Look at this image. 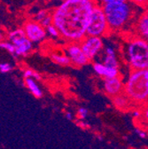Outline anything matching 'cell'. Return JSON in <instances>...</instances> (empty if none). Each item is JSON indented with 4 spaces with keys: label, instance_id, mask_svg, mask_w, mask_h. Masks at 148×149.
Masks as SVG:
<instances>
[{
    "label": "cell",
    "instance_id": "cell-13",
    "mask_svg": "<svg viewBox=\"0 0 148 149\" xmlns=\"http://www.w3.org/2000/svg\"><path fill=\"white\" fill-rule=\"evenodd\" d=\"M134 35L148 41V10L145 9L138 18L134 25Z\"/></svg>",
    "mask_w": 148,
    "mask_h": 149
},
{
    "label": "cell",
    "instance_id": "cell-10",
    "mask_svg": "<svg viewBox=\"0 0 148 149\" xmlns=\"http://www.w3.org/2000/svg\"><path fill=\"white\" fill-rule=\"evenodd\" d=\"M102 89L106 94L111 99L122 94L124 91V81L120 77L106 78L102 81Z\"/></svg>",
    "mask_w": 148,
    "mask_h": 149
},
{
    "label": "cell",
    "instance_id": "cell-28",
    "mask_svg": "<svg viewBox=\"0 0 148 149\" xmlns=\"http://www.w3.org/2000/svg\"><path fill=\"white\" fill-rule=\"evenodd\" d=\"M65 117L67 120H69V121H73L74 120V115H73L72 112H70V111H67L66 112V113H65Z\"/></svg>",
    "mask_w": 148,
    "mask_h": 149
},
{
    "label": "cell",
    "instance_id": "cell-22",
    "mask_svg": "<svg viewBox=\"0 0 148 149\" xmlns=\"http://www.w3.org/2000/svg\"><path fill=\"white\" fill-rule=\"evenodd\" d=\"M128 1H129L139 8L142 9L148 8V0H128Z\"/></svg>",
    "mask_w": 148,
    "mask_h": 149
},
{
    "label": "cell",
    "instance_id": "cell-5",
    "mask_svg": "<svg viewBox=\"0 0 148 149\" xmlns=\"http://www.w3.org/2000/svg\"><path fill=\"white\" fill-rule=\"evenodd\" d=\"M110 34L111 31L103 7L97 5L90 14L86 36H98L103 38L104 36H106Z\"/></svg>",
    "mask_w": 148,
    "mask_h": 149
},
{
    "label": "cell",
    "instance_id": "cell-15",
    "mask_svg": "<svg viewBox=\"0 0 148 149\" xmlns=\"http://www.w3.org/2000/svg\"><path fill=\"white\" fill-rule=\"evenodd\" d=\"M24 83L26 87L28 89V91H30L31 94L36 98V99H41L44 95L42 89L39 87L38 81L33 79V78H25L24 79Z\"/></svg>",
    "mask_w": 148,
    "mask_h": 149
},
{
    "label": "cell",
    "instance_id": "cell-23",
    "mask_svg": "<svg viewBox=\"0 0 148 149\" xmlns=\"http://www.w3.org/2000/svg\"><path fill=\"white\" fill-rule=\"evenodd\" d=\"M99 6H104L106 5H111V4H115V3H121L127 1V0H96Z\"/></svg>",
    "mask_w": 148,
    "mask_h": 149
},
{
    "label": "cell",
    "instance_id": "cell-11",
    "mask_svg": "<svg viewBox=\"0 0 148 149\" xmlns=\"http://www.w3.org/2000/svg\"><path fill=\"white\" fill-rule=\"evenodd\" d=\"M99 61H101L107 67L120 69V61L118 58V52L114 45H105L104 49L100 54Z\"/></svg>",
    "mask_w": 148,
    "mask_h": 149
},
{
    "label": "cell",
    "instance_id": "cell-34",
    "mask_svg": "<svg viewBox=\"0 0 148 149\" xmlns=\"http://www.w3.org/2000/svg\"><path fill=\"white\" fill-rule=\"evenodd\" d=\"M147 42H148V41H147Z\"/></svg>",
    "mask_w": 148,
    "mask_h": 149
},
{
    "label": "cell",
    "instance_id": "cell-18",
    "mask_svg": "<svg viewBox=\"0 0 148 149\" xmlns=\"http://www.w3.org/2000/svg\"><path fill=\"white\" fill-rule=\"evenodd\" d=\"M50 15H51V13H50L49 11L44 10V9L39 10L38 12H35V16H34V21L41 23L44 20H45V19Z\"/></svg>",
    "mask_w": 148,
    "mask_h": 149
},
{
    "label": "cell",
    "instance_id": "cell-33",
    "mask_svg": "<svg viewBox=\"0 0 148 149\" xmlns=\"http://www.w3.org/2000/svg\"><path fill=\"white\" fill-rule=\"evenodd\" d=\"M147 10H148V8H147Z\"/></svg>",
    "mask_w": 148,
    "mask_h": 149
},
{
    "label": "cell",
    "instance_id": "cell-26",
    "mask_svg": "<svg viewBox=\"0 0 148 149\" xmlns=\"http://www.w3.org/2000/svg\"><path fill=\"white\" fill-rule=\"evenodd\" d=\"M142 114H143V112L139 108H134L131 110V115L135 120H139L140 118H142Z\"/></svg>",
    "mask_w": 148,
    "mask_h": 149
},
{
    "label": "cell",
    "instance_id": "cell-6",
    "mask_svg": "<svg viewBox=\"0 0 148 149\" xmlns=\"http://www.w3.org/2000/svg\"><path fill=\"white\" fill-rule=\"evenodd\" d=\"M8 41L15 47V56L26 57L33 50V43L26 36L22 29H17L8 34Z\"/></svg>",
    "mask_w": 148,
    "mask_h": 149
},
{
    "label": "cell",
    "instance_id": "cell-2",
    "mask_svg": "<svg viewBox=\"0 0 148 149\" xmlns=\"http://www.w3.org/2000/svg\"><path fill=\"white\" fill-rule=\"evenodd\" d=\"M105 12L109 29L112 33H120L128 31L133 28L138 18L143 13L139 8L129 1L111 4L102 6Z\"/></svg>",
    "mask_w": 148,
    "mask_h": 149
},
{
    "label": "cell",
    "instance_id": "cell-21",
    "mask_svg": "<svg viewBox=\"0 0 148 149\" xmlns=\"http://www.w3.org/2000/svg\"><path fill=\"white\" fill-rule=\"evenodd\" d=\"M88 115H89V111H88L87 108L81 107H79V108L77 109V112H76V117L78 118V120H80V121H84V120L87 118Z\"/></svg>",
    "mask_w": 148,
    "mask_h": 149
},
{
    "label": "cell",
    "instance_id": "cell-27",
    "mask_svg": "<svg viewBox=\"0 0 148 149\" xmlns=\"http://www.w3.org/2000/svg\"><path fill=\"white\" fill-rule=\"evenodd\" d=\"M143 114H142V118L145 121V123H148V104H146L144 107V109L142 110Z\"/></svg>",
    "mask_w": 148,
    "mask_h": 149
},
{
    "label": "cell",
    "instance_id": "cell-3",
    "mask_svg": "<svg viewBox=\"0 0 148 149\" xmlns=\"http://www.w3.org/2000/svg\"><path fill=\"white\" fill-rule=\"evenodd\" d=\"M122 54L131 71L148 69V42L132 35L124 42Z\"/></svg>",
    "mask_w": 148,
    "mask_h": 149
},
{
    "label": "cell",
    "instance_id": "cell-19",
    "mask_svg": "<svg viewBox=\"0 0 148 149\" xmlns=\"http://www.w3.org/2000/svg\"><path fill=\"white\" fill-rule=\"evenodd\" d=\"M23 77L24 79L25 78H33L36 81H39L41 80V76H40V74H38L36 71L33 70V69H26L24 72H23Z\"/></svg>",
    "mask_w": 148,
    "mask_h": 149
},
{
    "label": "cell",
    "instance_id": "cell-16",
    "mask_svg": "<svg viewBox=\"0 0 148 149\" xmlns=\"http://www.w3.org/2000/svg\"><path fill=\"white\" fill-rule=\"evenodd\" d=\"M50 57H51V61L54 63H56L57 65H60V66H62V67L71 65V62H70L68 57L66 55V53L64 52V51H62V52H54L51 53Z\"/></svg>",
    "mask_w": 148,
    "mask_h": 149
},
{
    "label": "cell",
    "instance_id": "cell-12",
    "mask_svg": "<svg viewBox=\"0 0 148 149\" xmlns=\"http://www.w3.org/2000/svg\"><path fill=\"white\" fill-rule=\"evenodd\" d=\"M92 69L98 77H101L102 79L106 78H114L120 77V69L107 67L99 61H95L92 63Z\"/></svg>",
    "mask_w": 148,
    "mask_h": 149
},
{
    "label": "cell",
    "instance_id": "cell-29",
    "mask_svg": "<svg viewBox=\"0 0 148 149\" xmlns=\"http://www.w3.org/2000/svg\"><path fill=\"white\" fill-rule=\"evenodd\" d=\"M78 124L80 126H82L81 128H83V129H88L89 128V124H87L84 121H80V123Z\"/></svg>",
    "mask_w": 148,
    "mask_h": 149
},
{
    "label": "cell",
    "instance_id": "cell-31",
    "mask_svg": "<svg viewBox=\"0 0 148 149\" xmlns=\"http://www.w3.org/2000/svg\"><path fill=\"white\" fill-rule=\"evenodd\" d=\"M145 130L148 132V123H145Z\"/></svg>",
    "mask_w": 148,
    "mask_h": 149
},
{
    "label": "cell",
    "instance_id": "cell-8",
    "mask_svg": "<svg viewBox=\"0 0 148 149\" xmlns=\"http://www.w3.org/2000/svg\"><path fill=\"white\" fill-rule=\"evenodd\" d=\"M64 52L68 57L71 65L76 68H82L90 61L83 52L80 43H67L63 48Z\"/></svg>",
    "mask_w": 148,
    "mask_h": 149
},
{
    "label": "cell",
    "instance_id": "cell-24",
    "mask_svg": "<svg viewBox=\"0 0 148 149\" xmlns=\"http://www.w3.org/2000/svg\"><path fill=\"white\" fill-rule=\"evenodd\" d=\"M135 132L141 139H145L148 136V132L145 130V128L143 127H137L135 129Z\"/></svg>",
    "mask_w": 148,
    "mask_h": 149
},
{
    "label": "cell",
    "instance_id": "cell-30",
    "mask_svg": "<svg viewBox=\"0 0 148 149\" xmlns=\"http://www.w3.org/2000/svg\"><path fill=\"white\" fill-rule=\"evenodd\" d=\"M3 41H4V35L0 32V43L3 42Z\"/></svg>",
    "mask_w": 148,
    "mask_h": 149
},
{
    "label": "cell",
    "instance_id": "cell-9",
    "mask_svg": "<svg viewBox=\"0 0 148 149\" xmlns=\"http://www.w3.org/2000/svg\"><path fill=\"white\" fill-rule=\"evenodd\" d=\"M22 29L24 30L26 36L33 44H39L43 42L47 36L46 29L34 20L26 22Z\"/></svg>",
    "mask_w": 148,
    "mask_h": 149
},
{
    "label": "cell",
    "instance_id": "cell-4",
    "mask_svg": "<svg viewBox=\"0 0 148 149\" xmlns=\"http://www.w3.org/2000/svg\"><path fill=\"white\" fill-rule=\"evenodd\" d=\"M123 92L133 105L145 106L148 104V77L145 70L129 71L124 81Z\"/></svg>",
    "mask_w": 148,
    "mask_h": 149
},
{
    "label": "cell",
    "instance_id": "cell-1",
    "mask_svg": "<svg viewBox=\"0 0 148 149\" xmlns=\"http://www.w3.org/2000/svg\"><path fill=\"white\" fill-rule=\"evenodd\" d=\"M96 0H67L51 12L53 25L67 43H80L86 36L90 14Z\"/></svg>",
    "mask_w": 148,
    "mask_h": 149
},
{
    "label": "cell",
    "instance_id": "cell-25",
    "mask_svg": "<svg viewBox=\"0 0 148 149\" xmlns=\"http://www.w3.org/2000/svg\"><path fill=\"white\" fill-rule=\"evenodd\" d=\"M12 69H13V66L10 63L8 62L0 63V73L6 74V73H9Z\"/></svg>",
    "mask_w": 148,
    "mask_h": 149
},
{
    "label": "cell",
    "instance_id": "cell-14",
    "mask_svg": "<svg viewBox=\"0 0 148 149\" xmlns=\"http://www.w3.org/2000/svg\"><path fill=\"white\" fill-rule=\"evenodd\" d=\"M112 103H113V106L116 109L121 110V111L129 110L133 106V103L131 102V100L129 99V97L124 92L112 98Z\"/></svg>",
    "mask_w": 148,
    "mask_h": 149
},
{
    "label": "cell",
    "instance_id": "cell-32",
    "mask_svg": "<svg viewBox=\"0 0 148 149\" xmlns=\"http://www.w3.org/2000/svg\"><path fill=\"white\" fill-rule=\"evenodd\" d=\"M58 1H60V3H63V2H65V1H67V0H58Z\"/></svg>",
    "mask_w": 148,
    "mask_h": 149
},
{
    "label": "cell",
    "instance_id": "cell-7",
    "mask_svg": "<svg viewBox=\"0 0 148 149\" xmlns=\"http://www.w3.org/2000/svg\"><path fill=\"white\" fill-rule=\"evenodd\" d=\"M80 45L90 61H95L101 54L105 46L103 38L90 36H86L80 42Z\"/></svg>",
    "mask_w": 148,
    "mask_h": 149
},
{
    "label": "cell",
    "instance_id": "cell-20",
    "mask_svg": "<svg viewBox=\"0 0 148 149\" xmlns=\"http://www.w3.org/2000/svg\"><path fill=\"white\" fill-rule=\"evenodd\" d=\"M0 48L7 51L11 54H13L15 56V47L10 41H3L0 43Z\"/></svg>",
    "mask_w": 148,
    "mask_h": 149
},
{
    "label": "cell",
    "instance_id": "cell-17",
    "mask_svg": "<svg viewBox=\"0 0 148 149\" xmlns=\"http://www.w3.org/2000/svg\"><path fill=\"white\" fill-rule=\"evenodd\" d=\"M46 33H47V36H50L51 38H52V39L61 38V36H60V33L59 29L55 27L53 24H51V25H50L49 27L46 28Z\"/></svg>",
    "mask_w": 148,
    "mask_h": 149
}]
</instances>
